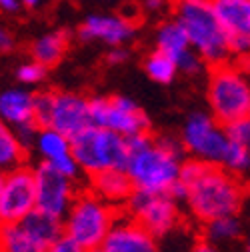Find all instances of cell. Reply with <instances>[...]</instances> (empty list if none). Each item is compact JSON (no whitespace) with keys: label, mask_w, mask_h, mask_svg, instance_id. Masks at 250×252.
<instances>
[{"label":"cell","mask_w":250,"mask_h":252,"mask_svg":"<svg viewBox=\"0 0 250 252\" xmlns=\"http://www.w3.org/2000/svg\"><path fill=\"white\" fill-rule=\"evenodd\" d=\"M126 144L128 160L124 170L128 172L134 190L168 192L180 180V168L186 152L180 138L142 132L126 138Z\"/></svg>","instance_id":"obj_1"},{"label":"cell","mask_w":250,"mask_h":252,"mask_svg":"<svg viewBox=\"0 0 250 252\" xmlns=\"http://www.w3.org/2000/svg\"><path fill=\"white\" fill-rule=\"evenodd\" d=\"M188 212L206 224L214 218L238 214L246 198V182L220 164H204L194 180L186 184Z\"/></svg>","instance_id":"obj_2"},{"label":"cell","mask_w":250,"mask_h":252,"mask_svg":"<svg viewBox=\"0 0 250 252\" xmlns=\"http://www.w3.org/2000/svg\"><path fill=\"white\" fill-rule=\"evenodd\" d=\"M120 212H122L120 206H114L108 200L100 198L90 188L88 190H80L70 210L62 218L64 236L72 238L86 252L98 250L104 238L108 236L110 228L114 226Z\"/></svg>","instance_id":"obj_3"},{"label":"cell","mask_w":250,"mask_h":252,"mask_svg":"<svg viewBox=\"0 0 250 252\" xmlns=\"http://www.w3.org/2000/svg\"><path fill=\"white\" fill-rule=\"evenodd\" d=\"M172 16L182 24L190 46L200 54L206 66L222 64L230 60V44L224 28L218 20L212 2L210 4H190L176 2Z\"/></svg>","instance_id":"obj_4"},{"label":"cell","mask_w":250,"mask_h":252,"mask_svg":"<svg viewBox=\"0 0 250 252\" xmlns=\"http://www.w3.org/2000/svg\"><path fill=\"white\" fill-rule=\"evenodd\" d=\"M206 100L210 114L224 126L250 116V82L246 70L232 60L208 66Z\"/></svg>","instance_id":"obj_5"},{"label":"cell","mask_w":250,"mask_h":252,"mask_svg":"<svg viewBox=\"0 0 250 252\" xmlns=\"http://www.w3.org/2000/svg\"><path fill=\"white\" fill-rule=\"evenodd\" d=\"M72 154L78 160L84 176H96L104 170H114L126 166L128 144L122 134L104 128V126L90 124L72 140Z\"/></svg>","instance_id":"obj_6"},{"label":"cell","mask_w":250,"mask_h":252,"mask_svg":"<svg viewBox=\"0 0 250 252\" xmlns=\"http://www.w3.org/2000/svg\"><path fill=\"white\" fill-rule=\"evenodd\" d=\"M180 142L186 154L192 158H198L206 164H222L230 138L226 126L218 122L212 114L194 112L182 126Z\"/></svg>","instance_id":"obj_7"},{"label":"cell","mask_w":250,"mask_h":252,"mask_svg":"<svg viewBox=\"0 0 250 252\" xmlns=\"http://www.w3.org/2000/svg\"><path fill=\"white\" fill-rule=\"evenodd\" d=\"M122 212L134 218L156 238L170 234L180 222L178 200H174L168 192L134 190L130 198L124 202Z\"/></svg>","instance_id":"obj_8"},{"label":"cell","mask_w":250,"mask_h":252,"mask_svg":"<svg viewBox=\"0 0 250 252\" xmlns=\"http://www.w3.org/2000/svg\"><path fill=\"white\" fill-rule=\"evenodd\" d=\"M32 172L36 186V208L56 218H64L80 192L76 188L78 180L60 174L48 162L36 164Z\"/></svg>","instance_id":"obj_9"},{"label":"cell","mask_w":250,"mask_h":252,"mask_svg":"<svg viewBox=\"0 0 250 252\" xmlns=\"http://www.w3.org/2000/svg\"><path fill=\"white\" fill-rule=\"evenodd\" d=\"M230 44V60L250 68V0H212Z\"/></svg>","instance_id":"obj_10"},{"label":"cell","mask_w":250,"mask_h":252,"mask_svg":"<svg viewBox=\"0 0 250 252\" xmlns=\"http://www.w3.org/2000/svg\"><path fill=\"white\" fill-rule=\"evenodd\" d=\"M36 208L34 172L26 164L6 172L0 190V224L20 222Z\"/></svg>","instance_id":"obj_11"},{"label":"cell","mask_w":250,"mask_h":252,"mask_svg":"<svg viewBox=\"0 0 250 252\" xmlns=\"http://www.w3.org/2000/svg\"><path fill=\"white\" fill-rule=\"evenodd\" d=\"M138 34V22L128 14L118 12H92L76 30L82 42H100L110 46H126Z\"/></svg>","instance_id":"obj_12"},{"label":"cell","mask_w":250,"mask_h":252,"mask_svg":"<svg viewBox=\"0 0 250 252\" xmlns=\"http://www.w3.org/2000/svg\"><path fill=\"white\" fill-rule=\"evenodd\" d=\"M90 98L70 90H52L48 126L70 140L90 126Z\"/></svg>","instance_id":"obj_13"},{"label":"cell","mask_w":250,"mask_h":252,"mask_svg":"<svg viewBox=\"0 0 250 252\" xmlns=\"http://www.w3.org/2000/svg\"><path fill=\"white\" fill-rule=\"evenodd\" d=\"M102 252H158L156 236H152L142 224L126 212H120L108 236L104 238Z\"/></svg>","instance_id":"obj_14"},{"label":"cell","mask_w":250,"mask_h":252,"mask_svg":"<svg viewBox=\"0 0 250 252\" xmlns=\"http://www.w3.org/2000/svg\"><path fill=\"white\" fill-rule=\"evenodd\" d=\"M104 128H110L124 138L142 132H150V120L144 110L126 96H108V108L104 116Z\"/></svg>","instance_id":"obj_15"},{"label":"cell","mask_w":250,"mask_h":252,"mask_svg":"<svg viewBox=\"0 0 250 252\" xmlns=\"http://www.w3.org/2000/svg\"><path fill=\"white\" fill-rule=\"evenodd\" d=\"M0 118L8 126L18 128L34 120V92L28 86H10L0 90Z\"/></svg>","instance_id":"obj_16"},{"label":"cell","mask_w":250,"mask_h":252,"mask_svg":"<svg viewBox=\"0 0 250 252\" xmlns=\"http://www.w3.org/2000/svg\"><path fill=\"white\" fill-rule=\"evenodd\" d=\"M88 180H90V190L92 192H96L100 198H104L110 204L120 206V208L134 192V184H132L128 172L122 170V168L104 170L96 176H90Z\"/></svg>","instance_id":"obj_17"},{"label":"cell","mask_w":250,"mask_h":252,"mask_svg":"<svg viewBox=\"0 0 250 252\" xmlns=\"http://www.w3.org/2000/svg\"><path fill=\"white\" fill-rule=\"evenodd\" d=\"M68 46H70V36L66 30H50V32H44L30 42L28 52L30 58L40 62L42 66L54 68L66 56Z\"/></svg>","instance_id":"obj_18"},{"label":"cell","mask_w":250,"mask_h":252,"mask_svg":"<svg viewBox=\"0 0 250 252\" xmlns=\"http://www.w3.org/2000/svg\"><path fill=\"white\" fill-rule=\"evenodd\" d=\"M154 44H156V50H160V52L172 56L174 60L178 56H182L186 50L192 48L188 36H186L184 28H182V24L174 16L162 20L158 26H156Z\"/></svg>","instance_id":"obj_19"},{"label":"cell","mask_w":250,"mask_h":252,"mask_svg":"<svg viewBox=\"0 0 250 252\" xmlns=\"http://www.w3.org/2000/svg\"><path fill=\"white\" fill-rule=\"evenodd\" d=\"M28 150L18 140L12 126L0 118V172L6 174L26 164Z\"/></svg>","instance_id":"obj_20"},{"label":"cell","mask_w":250,"mask_h":252,"mask_svg":"<svg viewBox=\"0 0 250 252\" xmlns=\"http://www.w3.org/2000/svg\"><path fill=\"white\" fill-rule=\"evenodd\" d=\"M48 248L30 234L22 222L0 224V252H46Z\"/></svg>","instance_id":"obj_21"},{"label":"cell","mask_w":250,"mask_h":252,"mask_svg":"<svg viewBox=\"0 0 250 252\" xmlns=\"http://www.w3.org/2000/svg\"><path fill=\"white\" fill-rule=\"evenodd\" d=\"M32 150L40 156V162H52L72 152V142L68 136L58 132L52 126H40Z\"/></svg>","instance_id":"obj_22"},{"label":"cell","mask_w":250,"mask_h":252,"mask_svg":"<svg viewBox=\"0 0 250 252\" xmlns=\"http://www.w3.org/2000/svg\"><path fill=\"white\" fill-rule=\"evenodd\" d=\"M20 222L30 230L34 238H38L46 248L54 244L58 238L64 236V222L62 218H56L52 214H46L38 208H34L26 218H22Z\"/></svg>","instance_id":"obj_23"},{"label":"cell","mask_w":250,"mask_h":252,"mask_svg":"<svg viewBox=\"0 0 250 252\" xmlns=\"http://www.w3.org/2000/svg\"><path fill=\"white\" fill-rule=\"evenodd\" d=\"M144 72L156 84H170L180 70L172 56L160 50H152L150 54L144 56Z\"/></svg>","instance_id":"obj_24"},{"label":"cell","mask_w":250,"mask_h":252,"mask_svg":"<svg viewBox=\"0 0 250 252\" xmlns=\"http://www.w3.org/2000/svg\"><path fill=\"white\" fill-rule=\"evenodd\" d=\"M242 232V224L236 214L232 216H220V218H214L210 222L204 224V234L206 240L214 242V244H220V242H230L234 238H238Z\"/></svg>","instance_id":"obj_25"},{"label":"cell","mask_w":250,"mask_h":252,"mask_svg":"<svg viewBox=\"0 0 250 252\" xmlns=\"http://www.w3.org/2000/svg\"><path fill=\"white\" fill-rule=\"evenodd\" d=\"M228 172H232L234 176L242 178L244 182L250 180V150L236 144V142H228V150L224 154V160L222 164Z\"/></svg>","instance_id":"obj_26"},{"label":"cell","mask_w":250,"mask_h":252,"mask_svg":"<svg viewBox=\"0 0 250 252\" xmlns=\"http://www.w3.org/2000/svg\"><path fill=\"white\" fill-rule=\"evenodd\" d=\"M46 74H48V68L42 66L40 62L32 60V58H30L28 62H22V64H18V66H16V72H14L18 84L28 86V88H30V86L42 84V82L46 80Z\"/></svg>","instance_id":"obj_27"},{"label":"cell","mask_w":250,"mask_h":252,"mask_svg":"<svg viewBox=\"0 0 250 252\" xmlns=\"http://www.w3.org/2000/svg\"><path fill=\"white\" fill-rule=\"evenodd\" d=\"M226 132H228V138L232 142L250 150V116H244L240 120L226 124Z\"/></svg>","instance_id":"obj_28"},{"label":"cell","mask_w":250,"mask_h":252,"mask_svg":"<svg viewBox=\"0 0 250 252\" xmlns=\"http://www.w3.org/2000/svg\"><path fill=\"white\" fill-rule=\"evenodd\" d=\"M176 64H178V70H180L182 74L194 76V74H198V72L204 70L206 62L200 58V54H198L194 48H190V50H186L182 56L176 58Z\"/></svg>","instance_id":"obj_29"},{"label":"cell","mask_w":250,"mask_h":252,"mask_svg":"<svg viewBox=\"0 0 250 252\" xmlns=\"http://www.w3.org/2000/svg\"><path fill=\"white\" fill-rule=\"evenodd\" d=\"M50 102H52V90L34 92V120L38 126H48Z\"/></svg>","instance_id":"obj_30"},{"label":"cell","mask_w":250,"mask_h":252,"mask_svg":"<svg viewBox=\"0 0 250 252\" xmlns=\"http://www.w3.org/2000/svg\"><path fill=\"white\" fill-rule=\"evenodd\" d=\"M52 168H56L60 174H64V176H68V178H72V180H80L82 178V168H80V164H78V160L74 158V154L70 152V154H66V156H62V158H58V160H52V162H48Z\"/></svg>","instance_id":"obj_31"},{"label":"cell","mask_w":250,"mask_h":252,"mask_svg":"<svg viewBox=\"0 0 250 252\" xmlns=\"http://www.w3.org/2000/svg\"><path fill=\"white\" fill-rule=\"evenodd\" d=\"M108 108V96H90V122L104 126V116Z\"/></svg>","instance_id":"obj_32"},{"label":"cell","mask_w":250,"mask_h":252,"mask_svg":"<svg viewBox=\"0 0 250 252\" xmlns=\"http://www.w3.org/2000/svg\"><path fill=\"white\" fill-rule=\"evenodd\" d=\"M128 58H130L128 46H110L108 52H106V62H108V64H112V66L124 64Z\"/></svg>","instance_id":"obj_33"},{"label":"cell","mask_w":250,"mask_h":252,"mask_svg":"<svg viewBox=\"0 0 250 252\" xmlns=\"http://www.w3.org/2000/svg\"><path fill=\"white\" fill-rule=\"evenodd\" d=\"M46 252H86V250H84L82 246H78L72 238L62 236V238H58L54 244H50Z\"/></svg>","instance_id":"obj_34"},{"label":"cell","mask_w":250,"mask_h":252,"mask_svg":"<svg viewBox=\"0 0 250 252\" xmlns=\"http://www.w3.org/2000/svg\"><path fill=\"white\" fill-rule=\"evenodd\" d=\"M16 46V40H14V34L10 32V28L0 20V54H8L12 52Z\"/></svg>","instance_id":"obj_35"},{"label":"cell","mask_w":250,"mask_h":252,"mask_svg":"<svg viewBox=\"0 0 250 252\" xmlns=\"http://www.w3.org/2000/svg\"><path fill=\"white\" fill-rule=\"evenodd\" d=\"M168 8L166 0H142V10L148 14H160Z\"/></svg>","instance_id":"obj_36"},{"label":"cell","mask_w":250,"mask_h":252,"mask_svg":"<svg viewBox=\"0 0 250 252\" xmlns=\"http://www.w3.org/2000/svg\"><path fill=\"white\" fill-rule=\"evenodd\" d=\"M20 8H22L20 0H0V14L4 16H14L20 12Z\"/></svg>","instance_id":"obj_37"},{"label":"cell","mask_w":250,"mask_h":252,"mask_svg":"<svg viewBox=\"0 0 250 252\" xmlns=\"http://www.w3.org/2000/svg\"><path fill=\"white\" fill-rule=\"evenodd\" d=\"M190 252H218V248H216V244L210 242V240H200V242L194 244V248H192Z\"/></svg>","instance_id":"obj_38"},{"label":"cell","mask_w":250,"mask_h":252,"mask_svg":"<svg viewBox=\"0 0 250 252\" xmlns=\"http://www.w3.org/2000/svg\"><path fill=\"white\" fill-rule=\"evenodd\" d=\"M20 2H22L24 8H38L44 0H20Z\"/></svg>","instance_id":"obj_39"},{"label":"cell","mask_w":250,"mask_h":252,"mask_svg":"<svg viewBox=\"0 0 250 252\" xmlns=\"http://www.w3.org/2000/svg\"><path fill=\"white\" fill-rule=\"evenodd\" d=\"M176 2H190V4H210L212 0H176Z\"/></svg>","instance_id":"obj_40"},{"label":"cell","mask_w":250,"mask_h":252,"mask_svg":"<svg viewBox=\"0 0 250 252\" xmlns=\"http://www.w3.org/2000/svg\"><path fill=\"white\" fill-rule=\"evenodd\" d=\"M94 2H100V4H118L122 0H94Z\"/></svg>","instance_id":"obj_41"},{"label":"cell","mask_w":250,"mask_h":252,"mask_svg":"<svg viewBox=\"0 0 250 252\" xmlns=\"http://www.w3.org/2000/svg\"><path fill=\"white\" fill-rule=\"evenodd\" d=\"M244 248H246V252H250V234H248V238H246V246H244Z\"/></svg>","instance_id":"obj_42"},{"label":"cell","mask_w":250,"mask_h":252,"mask_svg":"<svg viewBox=\"0 0 250 252\" xmlns=\"http://www.w3.org/2000/svg\"><path fill=\"white\" fill-rule=\"evenodd\" d=\"M2 184H4V174L0 172V190H2Z\"/></svg>","instance_id":"obj_43"},{"label":"cell","mask_w":250,"mask_h":252,"mask_svg":"<svg viewBox=\"0 0 250 252\" xmlns=\"http://www.w3.org/2000/svg\"><path fill=\"white\" fill-rule=\"evenodd\" d=\"M246 188H248V194H250V180H248V186Z\"/></svg>","instance_id":"obj_44"},{"label":"cell","mask_w":250,"mask_h":252,"mask_svg":"<svg viewBox=\"0 0 250 252\" xmlns=\"http://www.w3.org/2000/svg\"><path fill=\"white\" fill-rule=\"evenodd\" d=\"M88 252H102V250H100V248H98V250H88Z\"/></svg>","instance_id":"obj_45"}]
</instances>
